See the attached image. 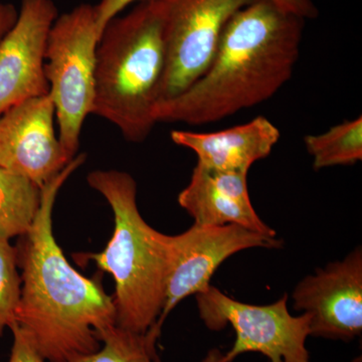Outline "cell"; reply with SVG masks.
Returning a JSON list of instances; mask_svg holds the SVG:
<instances>
[{
    "label": "cell",
    "mask_w": 362,
    "mask_h": 362,
    "mask_svg": "<svg viewBox=\"0 0 362 362\" xmlns=\"http://www.w3.org/2000/svg\"><path fill=\"white\" fill-rule=\"evenodd\" d=\"M157 339L149 331L137 333L114 325L100 334L99 350L71 362H160Z\"/></svg>",
    "instance_id": "obj_16"
},
{
    "label": "cell",
    "mask_w": 362,
    "mask_h": 362,
    "mask_svg": "<svg viewBox=\"0 0 362 362\" xmlns=\"http://www.w3.org/2000/svg\"><path fill=\"white\" fill-rule=\"evenodd\" d=\"M16 246L0 240V337L16 322L21 297V276L18 271Z\"/></svg>",
    "instance_id": "obj_17"
},
{
    "label": "cell",
    "mask_w": 362,
    "mask_h": 362,
    "mask_svg": "<svg viewBox=\"0 0 362 362\" xmlns=\"http://www.w3.org/2000/svg\"><path fill=\"white\" fill-rule=\"evenodd\" d=\"M280 137L277 126L264 116L216 132L170 133L173 143L194 152L197 164L202 168L247 173L252 164L270 156Z\"/></svg>",
    "instance_id": "obj_13"
},
{
    "label": "cell",
    "mask_w": 362,
    "mask_h": 362,
    "mask_svg": "<svg viewBox=\"0 0 362 362\" xmlns=\"http://www.w3.org/2000/svg\"><path fill=\"white\" fill-rule=\"evenodd\" d=\"M85 161L86 154H78L45 183L37 218L16 246L23 281L16 321L49 362L94 354L102 345L100 334L116 325L113 298L105 292L101 276L87 278L75 270L52 228L59 190Z\"/></svg>",
    "instance_id": "obj_1"
},
{
    "label": "cell",
    "mask_w": 362,
    "mask_h": 362,
    "mask_svg": "<svg viewBox=\"0 0 362 362\" xmlns=\"http://www.w3.org/2000/svg\"><path fill=\"white\" fill-rule=\"evenodd\" d=\"M100 33L95 6L83 4L58 16L45 52V74L69 158L77 156L83 126L93 114Z\"/></svg>",
    "instance_id": "obj_5"
},
{
    "label": "cell",
    "mask_w": 362,
    "mask_h": 362,
    "mask_svg": "<svg viewBox=\"0 0 362 362\" xmlns=\"http://www.w3.org/2000/svg\"><path fill=\"white\" fill-rule=\"evenodd\" d=\"M170 263L160 316L150 328L159 337L166 317L183 299L204 292L214 272L235 252L267 247L278 249L282 240L237 225L199 226L170 235Z\"/></svg>",
    "instance_id": "obj_8"
},
{
    "label": "cell",
    "mask_w": 362,
    "mask_h": 362,
    "mask_svg": "<svg viewBox=\"0 0 362 362\" xmlns=\"http://www.w3.org/2000/svg\"><path fill=\"white\" fill-rule=\"evenodd\" d=\"M305 21L256 0L233 14L213 61L187 90L157 102L156 123L206 125L268 101L291 78Z\"/></svg>",
    "instance_id": "obj_2"
},
{
    "label": "cell",
    "mask_w": 362,
    "mask_h": 362,
    "mask_svg": "<svg viewBox=\"0 0 362 362\" xmlns=\"http://www.w3.org/2000/svg\"><path fill=\"white\" fill-rule=\"evenodd\" d=\"M294 308L311 317L310 335L350 341L362 331V251L350 252L305 277L293 292Z\"/></svg>",
    "instance_id": "obj_10"
},
{
    "label": "cell",
    "mask_w": 362,
    "mask_h": 362,
    "mask_svg": "<svg viewBox=\"0 0 362 362\" xmlns=\"http://www.w3.org/2000/svg\"><path fill=\"white\" fill-rule=\"evenodd\" d=\"M58 16L52 0H21L16 23L0 40V115L26 100L49 95L45 52Z\"/></svg>",
    "instance_id": "obj_9"
},
{
    "label": "cell",
    "mask_w": 362,
    "mask_h": 362,
    "mask_svg": "<svg viewBox=\"0 0 362 362\" xmlns=\"http://www.w3.org/2000/svg\"><path fill=\"white\" fill-rule=\"evenodd\" d=\"M307 151L313 157L315 170L351 165L362 160V118L346 120L326 132L304 137Z\"/></svg>",
    "instance_id": "obj_15"
},
{
    "label": "cell",
    "mask_w": 362,
    "mask_h": 362,
    "mask_svg": "<svg viewBox=\"0 0 362 362\" xmlns=\"http://www.w3.org/2000/svg\"><path fill=\"white\" fill-rule=\"evenodd\" d=\"M223 356H225V354H221L220 349H211V351L206 354V356L204 357L202 362H225L223 361Z\"/></svg>",
    "instance_id": "obj_22"
},
{
    "label": "cell",
    "mask_w": 362,
    "mask_h": 362,
    "mask_svg": "<svg viewBox=\"0 0 362 362\" xmlns=\"http://www.w3.org/2000/svg\"><path fill=\"white\" fill-rule=\"evenodd\" d=\"M195 296L199 315L209 330H223L228 324L235 330V343L223 361L259 352L270 362H310L306 340L310 337L311 317L307 313L293 316L287 294L264 306L242 303L211 285Z\"/></svg>",
    "instance_id": "obj_6"
},
{
    "label": "cell",
    "mask_w": 362,
    "mask_h": 362,
    "mask_svg": "<svg viewBox=\"0 0 362 362\" xmlns=\"http://www.w3.org/2000/svg\"><path fill=\"white\" fill-rule=\"evenodd\" d=\"M137 1L142 2L146 1V0H100L95 6L97 28L99 30L100 37H101L105 26L109 21L118 16L126 7Z\"/></svg>",
    "instance_id": "obj_19"
},
{
    "label": "cell",
    "mask_w": 362,
    "mask_h": 362,
    "mask_svg": "<svg viewBox=\"0 0 362 362\" xmlns=\"http://www.w3.org/2000/svg\"><path fill=\"white\" fill-rule=\"evenodd\" d=\"M49 95L32 98L0 115V168L33 181L40 188L71 160L54 129ZM74 159V158H73Z\"/></svg>",
    "instance_id": "obj_11"
},
{
    "label": "cell",
    "mask_w": 362,
    "mask_h": 362,
    "mask_svg": "<svg viewBox=\"0 0 362 362\" xmlns=\"http://www.w3.org/2000/svg\"><path fill=\"white\" fill-rule=\"evenodd\" d=\"M42 188L25 176L0 168V240L25 235L37 218Z\"/></svg>",
    "instance_id": "obj_14"
},
{
    "label": "cell",
    "mask_w": 362,
    "mask_h": 362,
    "mask_svg": "<svg viewBox=\"0 0 362 362\" xmlns=\"http://www.w3.org/2000/svg\"><path fill=\"white\" fill-rule=\"evenodd\" d=\"M247 173L209 170L197 164L178 204L199 226L237 225L276 237L259 218L250 199Z\"/></svg>",
    "instance_id": "obj_12"
},
{
    "label": "cell",
    "mask_w": 362,
    "mask_h": 362,
    "mask_svg": "<svg viewBox=\"0 0 362 362\" xmlns=\"http://www.w3.org/2000/svg\"><path fill=\"white\" fill-rule=\"evenodd\" d=\"M18 14V11L13 4L0 1V40L16 23Z\"/></svg>",
    "instance_id": "obj_21"
},
{
    "label": "cell",
    "mask_w": 362,
    "mask_h": 362,
    "mask_svg": "<svg viewBox=\"0 0 362 362\" xmlns=\"http://www.w3.org/2000/svg\"><path fill=\"white\" fill-rule=\"evenodd\" d=\"M9 329L13 335V347L8 362H45L32 339L21 326L16 322L11 324Z\"/></svg>",
    "instance_id": "obj_18"
},
{
    "label": "cell",
    "mask_w": 362,
    "mask_h": 362,
    "mask_svg": "<svg viewBox=\"0 0 362 362\" xmlns=\"http://www.w3.org/2000/svg\"><path fill=\"white\" fill-rule=\"evenodd\" d=\"M278 8L286 13L294 14L298 18L306 20H313L319 16L317 8L312 0H268Z\"/></svg>",
    "instance_id": "obj_20"
},
{
    "label": "cell",
    "mask_w": 362,
    "mask_h": 362,
    "mask_svg": "<svg viewBox=\"0 0 362 362\" xmlns=\"http://www.w3.org/2000/svg\"><path fill=\"white\" fill-rule=\"evenodd\" d=\"M165 62L157 0L109 21L97 47L93 114L115 125L128 141H144L157 124L153 110Z\"/></svg>",
    "instance_id": "obj_4"
},
{
    "label": "cell",
    "mask_w": 362,
    "mask_h": 362,
    "mask_svg": "<svg viewBox=\"0 0 362 362\" xmlns=\"http://www.w3.org/2000/svg\"><path fill=\"white\" fill-rule=\"evenodd\" d=\"M87 180L110 204L114 230L103 251L76 257L94 262L113 277L116 325L146 333L158 320L164 304L170 235L154 230L142 218L136 202L137 185L129 173L99 169L89 173Z\"/></svg>",
    "instance_id": "obj_3"
},
{
    "label": "cell",
    "mask_w": 362,
    "mask_h": 362,
    "mask_svg": "<svg viewBox=\"0 0 362 362\" xmlns=\"http://www.w3.org/2000/svg\"><path fill=\"white\" fill-rule=\"evenodd\" d=\"M256 0H157L166 62L158 102L170 99L204 75L226 23ZM157 104V103H156Z\"/></svg>",
    "instance_id": "obj_7"
}]
</instances>
